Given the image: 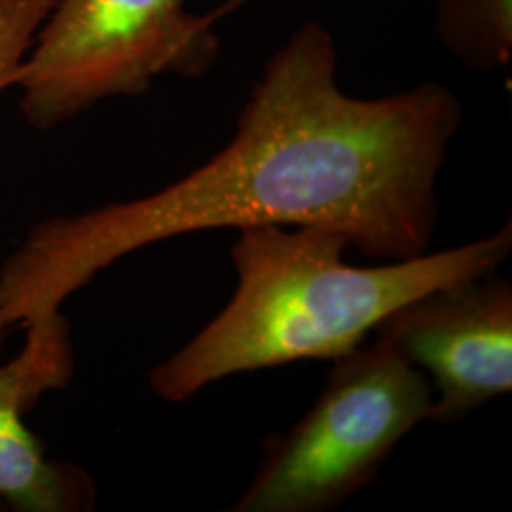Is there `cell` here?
<instances>
[{
  "instance_id": "cell-2",
  "label": "cell",
  "mask_w": 512,
  "mask_h": 512,
  "mask_svg": "<svg viewBox=\"0 0 512 512\" xmlns=\"http://www.w3.org/2000/svg\"><path fill=\"white\" fill-rule=\"evenodd\" d=\"M348 247L342 232L319 226L238 228L236 293L184 348L150 370L152 391L167 403H186L241 372L336 361L410 300L497 270L511 255L512 226L507 220L486 238L370 268L346 264Z\"/></svg>"
},
{
  "instance_id": "cell-1",
  "label": "cell",
  "mask_w": 512,
  "mask_h": 512,
  "mask_svg": "<svg viewBox=\"0 0 512 512\" xmlns=\"http://www.w3.org/2000/svg\"><path fill=\"white\" fill-rule=\"evenodd\" d=\"M461 116L433 82L376 99L344 92L334 38L308 21L266 61L211 160L145 198L35 224L0 264V325L25 330L29 363L67 370V298L118 258L194 232L319 226L376 260L423 255Z\"/></svg>"
},
{
  "instance_id": "cell-3",
  "label": "cell",
  "mask_w": 512,
  "mask_h": 512,
  "mask_svg": "<svg viewBox=\"0 0 512 512\" xmlns=\"http://www.w3.org/2000/svg\"><path fill=\"white\" fill-rule=\"evenodd\" d=\"M433 387L384 340L334 361L310 412L264 442L234 512H327L370 486L399 442L431 420Z\"/></svg>"
},
{
  "instance_id": "cell-4",
  "label": "cell",
  "mask_w": 512,
  "mask_h": 512,
  "mask_svg": "<svg viewBox=\"0 0 512 512\" xmlns=\"http://www.w3.org/2000/svg\"><path fill=\"white\" fill-rule=\"evenodd\" d=\"M188 0H57L19 69L25 120L52 129L160 76L196 78L219 59L217 21Z\"/></svg>"
},
{
  "instance_id": "cell-6",
  "label": "cell",
  "mask_w": 512,
  "mask_h": 512,
  "mask_svg": "<svg viewBox=\"0 0 512 512\" xmlns=\"http://www.w3.org/2000/svg\"><path fill=\"white\" fill-rule=\"evenodd\" d=\"M0 325V342L4 338ZM33 399L18 368L0 366V499L21 512H82L95 505L92 478L73 463L46 458L25 427Z\"/></svg>"
},
{
  "instance_id": "cell-7",
  "label": "cell",
  "mask_w": 512,
  "mask_h": 512,
  "mask_svg": "<svg viewBox=\"0 0 512 512\" xmlns=\"http://www.w3.org/2000/svg\"><path fill=\"white\" fill-rule=\"evenodd\" d=\"M437 35L473 69L505 67L512 54V0H439Z\"/></svg>"
},
{
  "instance_id": "cell-5",
  "label": "cell",
  "mask_w": 512,
  "mask_h": 512,
  "mask_svg": "<svg viewBox=\"0 0 512 512\" xmlns=\"http://www.w3.org/2000/svg\"><path fill=\"white\" fill-rule=\"evenodd\" d=\"M372 334L427 376L433 421H458L511 393L512 287L497 270L410 300Z\"/></svg>"
},
{
  "instance_id": "cell-8",
  "label": "cell",
  "mask_w": 512,
  "mask_h": 512,
  "mask_svg": "<svg viewBox=\"0 0 512 512\" xmlns=\"http://www.w3.org/2000/svg\"><path fill=\"white\" fill-rule=\"evenodd\" d=\"M57 0H0V93L16 86L38 29Z\"/></svg>"
},
{
  "instance_id": "cell-9",
  "label": "cell",
  "mask_w": 512,
  "mask_h": 512,
  "mask_svg": "<svg viewBox=\"0 0 512 512\" xmlns=\"http://www.w3.org/2000/svg\"><path fill=\"white\" fill-rule=\"evenodd\" d=\"M251 2H253V0H224V2L220 4L219 8H215L209 16L213 18V21H219V19L226 18V16L234 14L236 10L243 8V6H247V4H251Z\"/></svg>"
}]
</instances>
